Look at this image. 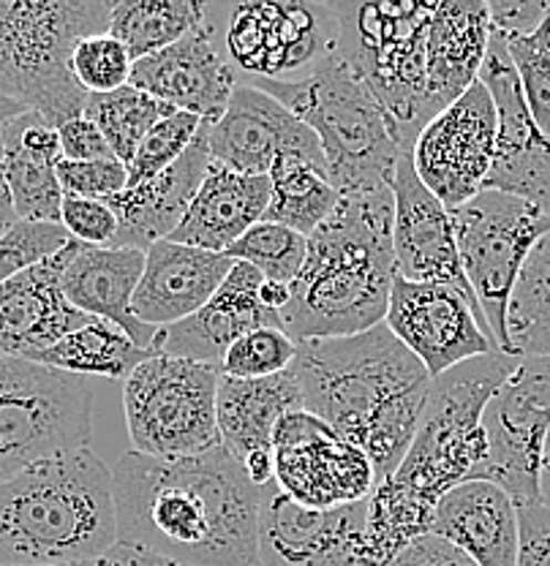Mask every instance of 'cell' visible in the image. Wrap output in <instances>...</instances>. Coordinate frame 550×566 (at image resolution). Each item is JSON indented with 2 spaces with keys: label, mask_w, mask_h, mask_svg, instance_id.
Wrapping results in <instances>:
<instances>
[{
  "label": "cell",
  "mask_w": 550,
  "mask_h": 566,
  "mask_svg": "<svg viewBox=\"0 0 550 566\" xmlns=\"http://www.w3.org/2000/svg\"><path fill=\"white\" fill-rule=\"evenodd\" d=\"M112 491L121 545L188 566H262L259 488L224 444L188 458L126 452Z\"/></svg>",
  "instance_id": "6da1fadb"
},
{
  "label": "cell",
  "mask_w": 550,
  "mask_h": 566,
  "mask_svg": "<svg viewBox=\"0 0 550 566\" xmlns=\"http://www.w3.org/2000/svg\"><path fill=\"white\" fill-rule=\"evenodd\" d=\"M518 359L505 352L485 354L430 381L409 452L369 499L365 566H387L412 539L430 534L439 501L469 480L488 455L485 406L510 379Z\"/></svg>",
  "instance_id": "7a4b0ae2"
},
{
  "label": "cell",
  "mask_w": 550,
  "mask_h": 566,
  "mask_svg": "<svg viewBox=\"0 0 550 566\" xmlns=\"http://www.w3.org/2000/svg\"><path fill=\"white\" fill-rule=\"evenodd\" d=\"M289 370L303 409L365 452L376 485L390 480L417 436L434 379L387 324L303 340Z\"/></svg>",
  "instance_id": "3957f363"
},
{
  "label": "cell",
  "mask_w": 550,
  "mask_h": 566,
  "mask_svg": "<svg viewBox=\"0 0 550 566\" xmlns=\"http://www.w3.org/2000/svg\"><path fill=\"white\" fill-rule=\"evenodd\" d=\"M393 188L341 197L309 234V256L289 283L281 329L294 340L360 335L384 322L398 270L393 253Z\"/></svg>",
  "instance_id": "277c9868"
},
{
  "label": "cell",
  "mask_w": 550,
  "mask_h": 566,
  "mask_svg": "<svg viewBox=\"0 0 550 566\" xmlns=\"http://www.w3.org/2000/svg\"><path fill=\"white\" fill-rule=\"evenodd\" d=\"M117 545L112 471L91 447L0 485V566L98 562Z\"/></svg>",
  "instance_id": "5b68a950"
},
{
  "label": "cell",
  "mask_w": 550,
  "mask_h": 566,
  "mask_svg": "<svg viewBox=\"0 0 550 566\" xmlns=\"http://www.w3.org/2000/svg\"><path fill=\"white\" fill-rule=\"evenodd\" d=\"M316 134L328 177L341 197L393 188L404 153L369 87L330 52L300 80H248Z\"/></svg>",
  "instance_id": "8992f818"
},
{
  "label": "cell",
  "mask_w": 550,
  "mask_h": 566,
  "mask_svg": "<svg viewBox=\"0 0 550 566\" xmlns=\"http://www.w3.org/2000/svg\"><path fill=\"white\" fill-rule=\"evenodd\" d=\"M112 0H0V91L52 128L85 112L87 93L71 76L82 35L104 33Z\"/></svg>",
  "instance_id": "52a82bcc"
},
{
  "label": "cell",
  "mask_w": 550,
  "mask_h": 566,
  "mask_svg": "<svg viewBox=\"0 0 550 566\" xmlns=\"http://www.w3.org/2000/svg\"><path fill=\"white\" fill-rule=\"evenodd\" d=\"M335 57L390 117L404 150L434 117L425 102V44L434 3H330Z\"/></svg>",
  "instance_id": "ba28073f"
},
{
  "label": "cell",
  "mask_w": 550,
  "mask_h": 566,
  "mask_svg": "<svg viewBox=\"0 0 550 566\" xmlns=\"http://www.w3.org/2000/svg\"><path fill=\"white\" fill-rule=\"evenodd\" d=\"M91 379L25 357L0 359V485L31 465L87 447Z\"/></svg>",
  "instance_id": "9c48e42d"
},
{
  "label": "cell",
  "mask_w": 550,
  "mask_h": 566,
  "mask_svg": "<svg viewBox=\"0 0 550 566\" xmlns=\"http://www.w3.org/2000/svg\"><path fill=\"white\" fill-rule=\"evenodd\" d=\"M221 370L194 359L153 354L123 387L134 450L151 458H188L221 447L216 398Z\"/></svg>",
  "instance_id": "30bf717a"
},
{
  "label": "cell",
  "mask_w": 550,
  "mask_h": 566,
  "mask_svg": "<svg viewBox=\"0 0 550 566\" xmlns=\"http://www.w3.org/2000/svg\"><path fill=\"white\" fill-rule=\"evenodd\" d=\"M460 268L475 292L496 349L510 354L507 311L526 259L550 232V218L526 199L501 191H480L449 210Z\"/></svg>",
  "instance_id": "8fae6325"
},
{
  "label": "cell",
  "mask_w": 550,
  "mask_h": 566,
  "mask_svg": "<svg viewBox=\"0 0 550 566\" xmlns=\"http://www.w3.org/2000/svg\"><path fill=\"white\" fill-rule=\"evenodd\" d=\"M550 424V354L520 357L510 379L488 400L482 430L488 455L469 480L499 485L516 506L540 499L542 447Z\"/></svg>",
  "instance_id": "7c38bea8"
},
{
  "label": "cell",
  "mask_w": 550,
  "mask_h": 566,
  "mask_svg": "<svg viewBox=\"0 0 550 566\" xmlns=\"http://www.w3.org/2000/svg\"><path fill=\"white\" fill-rule=\"evenodd\" d=\"M276 485L309 510L369 501L376 488L371 460L311 411L283 415L273 433Z\"/></svg>",
  "instance_id": "4fadbf2b"
},
{
  "label": "cell",
  "mask_w": 550,
  "mask_h": 566,
  "mask_svg": "<svg viewBox=\"0 0 550 566\" xmlns=\"http://www.w3.org/2000/svg\"><path fill=\"white\" fill-rule=\"evenodd\" d=\"M384 324L423 363L430 379H439L469 359L499 352L475 294L449 283L406 281L395 275Z\"/></svg>",
  "instance_id": "5bb4252c"
},
{
  "label": "cell",
  "mask_w": 550,
  "mask_h": 566,
  "mask_svg": "<svg viewBox=\"0 0 550 566\" xmlns=\"http://www.w3.org/2000/svg\"><path fill=\"white\" fill-rule=\"evenodd\" d=\"M496 134L494 98L477 80L414 139V172L447 210L460 208L485 188L494 167Z\"/></svg>",
  "instance_id": "9a60e30c"
},
{
  "label": "cell",
  "mask_w": 550,
  "mask_h": 566,
  "mask_svg": "<svg viewBox=\"0 0 550 566\" xmlns=\"http://www.w3.org/2000/svg\"><path fill=\"white\" fill-rule=\"evenodd\" d=\"M335 46L330 3H240L229 14L227 50L253 80H281L289 71L316 66Z\"/></svg>",
  "instance_id": "2e32d148"
},
{
  "label": "cell",
  "mask_w": 550,
  "mask_h": 566,
  "mask_svg": "<svg viewBox=\"0 0 550 566\" xmlns=\"http://www.w3.org/2000/svg\"><path fill=\"white\" fill-rule=\"evenodd\" d=\"M369 501L335 510H309L276 482L259 488V564L365 566Z\"/></svg>",
  "instance_id": "e0dca14e"
},
{
  "label": "cell",
  "mask_w": 550,
  "mask_h": 566,
  "mask_svg": "<svg viewBox=\"0 0 550 566\" xmlns=\"http://www.w3.org/2000/svg\"><path fill=\"white\" fill-rule=\"evenodd\" d=\"M480 82L490 93L499 117L496 156L482 191H501L526 199L550 218V139L537 128L520 93V82L499 33L490 31L488 57Z\"/></svg>",
  "instance_id": "ac0fdd59"
},
{
  "label": "cell",
  "mask_w": 550,
  "mask_h": 566,
  "mask_svg": "<svg viewBox=\"0 0 550 566\" xmlns=\"http://www.w3.org/2000/svg\"><path fill=\"white\" fill-rule=\"evenodd\" d=\"M207 147L212 161L246 175H270L278 158L289 153L328 169L316 134L248 82H238L227 112L216 123H207Z\"/></svg>",
  "instance_id": "d6986e66"
},
{
  "label": "cell",
  "mask_w": 550,
  "mask_h": 566,
  "mask_svg": "<svg viewBox=\"0 0 550 566\" xmlns=\"http://www.w3.org/2000/svg\"><path fill=\"white\" fill-rule=\"evenodd\" d=\"M393 197V253L401 279L449 283L475 294L460 268L453 216L414 172L412 150L401 153L395 164Z\"/></svg>",
  "instance_id": "ffe728a7"
},
{
  "label": "cell",
  "mask_w": 550,
  "mask_h": 566,
  "mask_svg": "<svg viewBox=\"0 0 550 566\" xmlns=\"http://www.w3.org/2000/svg\"><path fill=\"white\" fill-rule=\"evenodd\" d=\"M128 85L203 123H216L227 112L238 74L216 52L212 22H205L167 50L134 63Z\"/></svg>",
  "instance_id": "44dd1931"
},
{
  "label": "cell",
  "mask_w": 550,
  "mask_h": 566,
  "mask_svg": "<svg viewBox=\"0 0 550 566\" xmlns=\"http://www.w3.org/2000/svg\"><path fill=\"white\" fill-rule=\"evenodd\" d=\"M303 409L292 370L270 379H232L221 376L216 398V422L221 444L240 460L257 488L276 482L273 433L289 411Z\"/></svg>",
  "instance_id": "7402d4cb"
},
{
  "label": "cell",
  "mask_w": 550,
  "mask_h": 566,
  "mask_svg": "<svg viewBox=\"0 0 550 566\" xmlns=\"http://www.w3.org/2000/svg\"><path fill=\"white\" fill-rule=\"evenodd\" d=\"M264 279L246 262H235L232 273L218 286L210 303L197 314L158 329L153 349L169 357L194 359L221 370L224 354L235 340L257 327H278L281 316L264 308L259 289Z\"/></svg>",
  "instance_id": "603a6c76"
},
{
  "label": "cell",
  "mask_w": 550,
  "mask_h": 566,
  "mask_svg": "<svg viewBox=\"0 0 550 566\" xmlns=\"http://www.w3.org/2000/svg\"><path fill=\"white\" fill-rule=\"evenodd\" d=\"M69 245L0 286V359H31L93 318L63 297Z\"/></svg>",
  "instance_id": "cb8c5ba5"
},
{
  "label": "cell",
  "mask_w": 550,
  "mask_h": 566,
  "mask_svg": "<svg viewBox=\"0 0 550 566\" xmlns=\"http://www.w3.org/2000/svg\"><path fill=\"white\" fill-rule=\"evenodd\" d=\"M232 268L235 259L227 253L162 240L145 253V270L132 303L134 316L156 329L183 322L210 303Z\"/></svg>",
  "instance_id": "d4e9b609"
},
{
  "label": "cell",
  "mask_w": 550,
  "mask_h": 566,
  "mask_svg": "<svg viewBox=\"0 0 550 566\" xmlns=\"http://www.w3.org/2000/svg\"><path fill=\"white\" fill-rule=\"evenodd\" d=\"M142 270L145 251L137 248H96L71 240L61 275L63 297L85 316L121 327L142 349H153L158 329L142 324L132 311Z\"/></svg>",
  "instance_id": "484cf974"
},
{
  "label": "cell",
  "mask_w": 550,
  "mask_h": 566,
  "mask_svg": "<svg viewBox=\"0 0 550 566\" xmlns=\"http://www.w3.org/2000/svg\"><path fill=\"white\" fill-rule=\"evenodd\" d=\"M210 161L207 123H203L197 139L183 153L180 161L153 180L104 199L117 216V234L110 248H137L147 253V248L167 240L191 208Z\"/></svg>",
  "instance_id": "4316f807"
},
{
  "label": "cell",
  "mask_w": 550,
  "mask_h": 566,
  "mask_svg": "<svg viewBox=\"0 0 550 566\" xmlns=\"http://www.w3.org/2000/svg\"><path fill=\"white\" fill-rule=\"evenodd\" d=\"M490 46V11L482 0L434 3L425 44V102L430 117L458 102L477 80Z\"/></svg>",
  "instance_id": "83f0119b"
},
{
  "label": "cell",
  "mask_w": 550,
  "mask_h": 566,
  "mask_svg": "<svg viewBox=\"0 0 550 566\" xmlns=\"http://www.w3.org/2000/svg\"><path fill=\"white\" fill-rule=\"evenodd\" d=\"M430 534L464 551L477 566H516L518 506L494 482L466 480L439 501Z\"/></svg>",
  "instance_id": "f1b7e54d"
},
{
  "label": "cell",
  "mask_w": 550,
  "mask_h": 566,
  "mask_svg": "<svg viewBox=\"0 0 550 566\" xmlns=\"http://www.w3.org/2000/svg\"><path fill=\"white\" fill-rule=\"evenodd\" d=\"M270 205V177L246 175L210 161L191 208L167 240L203 251L227 253Z\"/></svg>",
  "instance_id": "f546056e"
},
{
  "label": "cell",
  "mask_w": 550,
  "mask_h": 566,
  "mask_svg": "<svg viewBox=\"0 0 550 566\" xmlns=\"http://www.w3.org/2000/svg\"><path fill=\"white\" fill-rule=\"evenodd\" d=\"M153 349H142L134 344L121 327L91 318L87 324L76 327L74 333L63 335L50 349L33 354V363L50 365V368L66 370L76 376H104V379H128L134 368L151 359Z\"/></svg>",
  "instance_id": "4dcf8cb0"
},
{
  "label": "cell",
  "mask_w": 550,
  "mask_h": 566,
  "mask_svg": "<svg viewBox=\"0 0 550 566\" xmlns=\"http://www.w3.org/2000/svg\"><path fill=\"white\" fill-rule=\"evenodd\" d=\"M205 22L207 6L199 0H112L106 33L137 63L186 39Z\"/></svg>",
  "instance_id": "1f68e13d"
},
{
  "label": "cell",
  "mask_w": 550,
  "mask_h": 566,
  "mask_svg": "<svg viewBox=\"0 0 550 566\" xmlns=\"http://www.w3.org/2000/svg\"><path fill=\"white\" fill-rule=\"evenodd\" d=\"M268 177L270 205L262 221L281 223L305 238L328 221L341 199L330 182L328 169L303 156H281Z\"/></svg>",
  "instance_id": "d6a6232c"
},
{
  "label": "cell",
  "mask_w": 550,
  "mask_h": 566,
  "mask_svg": "<svg viewBox=\"0 0 550 566\" xmlns=\"http://www.w3.org/2000/svg\"><path fill=\"white\" fill-rule=\"evenodd\" d=\"M512 357L550 354V232L526 259L507 311Z\"/></svg>",
  "instance_id": "836d02e7"
},
{
  "label": "cell",
  "mask_w": 550,
  "mask_h": 566,
  "mask_svg": "<svg viewBox=\"0 0 550 566\" xmlns=\"http://www.w3.org/2000/svg\"><path fill=\"white\" fill-rule=\"evenodd\" d=\"M173 106L156 102L147 93L137 91L134 85L121 87L112 93H98V96H87L85 112L82 115L91 117L104 134L106 145H110L112 156L128 167L142 145V139L153 132V126L173 115Z\"/></svg>",
  "instance_id": "e575fe53"
},
{
  "label": "cell",
  "mask_w": 550,
  "mask_h": 566,
  "mask_svg": "<svg viewBox=\"0 0 550 566\" xmlns=\"http://www.w3.org/2000/svg\"><path fill=\"white\" fill-rule=\"evenodd\" d=\"M0 139H3L0 177L9 188L17 218L31 223H61L63 197H66L55 172L61 161L22 150L17 142L6 137Z\"/></svg>",
  "instance_id": "d590c367"
},
{
  "label": "cell",
  "mask_w": 550,
  "mask_h": 566,
  "mask_svg": "<svg viewBox=\"0 0 550 566\" xmlns=\"http://www.w3.org/2000/svg\"><path fill=\"white\" fill-rule=\"evenodd\" d=\"M235 262H246L264 281L292 283L309 256V238L281 223L259 221L227 251Z\"/></svg>",
  "instance_id": "8d00e7d4"
},
{
  "label": "cell",
  "mask_w": 550,
  "mask_h": 566,
  "mask_svg": "<svg viewBox=\"0 0 550 566\" xmlns=\"http://www.w3.org/2000/svg\"><path fill=\"white\" fill-rule=\"evenodd\" d=\"M520 93L537 128L550 139V17L529 35H501Z\"/></svg>",
  "instance_id": "74e56055"
},
{
  "label": "cell",
  "mask_w": 550,
  "mask_h": 566,
  "mask_svg": "<svg viewBox=\"0 0 550 566\" xmlns=\"http://www.w3.org/2000/svg\"><path fill=\"white\" fill-rule=\"evenodd\" d=\"M134 61L110 33L82 35L71 52V76L87 96L121 91L132 80Z\"/></svg>",
  "instance_id": "f35d334b"
},
{
  "label": "cell",
  "mask_w": 550,
  "mask_h": 566,
  "mask_svg": "<svg viewBox=\"0 0 550 566\" xmlns=\"http://www.w3.org/2000/svg\"><path fill=\"white\" fill-rule=\"evenodd\" d=\"M298 344L278 327H257L229 346L221 376L232 379H270L292 368Z\"/></svg>",
  "instance_id": "ab89813d"
},
{
  "label": "cell",
  "mask_w": 550,
  "mask_h": 566,
  "mask_svg": "<svg viewBox=\"0 0 550 566\" xmlns=\"http://www.w3.org/2000/svg\"><path fill=\"white\" fill-rule=\"evenodd\" d=\"M199 128H203V120H199L197 115H188V112H173V115L164 117L158 126H153V132L142 139L132 164L126 167L128 188L153 180V177L162 175L164 169H169L173 164L180 161L183 153L191 147L194 139H197Z\"/></svg>",
  "instance_id": "60d3db41"
},
{
  "label": "cell",
  "mask_w": 550,
  "mask_h": 566,
  "mask_svg": "<svg viewBox=\"0 0 550 566\" xmlns=\"http://www.w3.org/2000/svg\"><path fill=\"white\" fill-rule=\"evenodd\" d=\"M69 243L71 238L61 223L17 221L0 238V286L50 259L52 253H58Z\"/></svg>",
  "instance_id": "b9f144b4"
},
{
  "label": "cell",
  "mask_w": 550,
  "mask_h": 566,
  "mask_svg": "<svg viewBox=\"0 0 550 566\" xmlns=\"http://www.w3.org/2000/svg\"><path fill=\"white\" fill-rule=\"evenodd\" d=\"M58 182L66 197L110 199L128 188V169L117 158L106 161H61L58 164Z\"/></svg>",
  "instance_id": "7bdbcfd3"
},
{
  "label": "cell",
  "mask_w": 550,
  "mask_h": 566,
  "mask_svg": "<svg viewBox=\"0 0 550 566\" xmlns=\"http://www.w3.org/2000/svg\"><path fill=\"white\" fill-rule=\"evenodd\" d=\"M61 227L76 243L110 248L117 234V216L102 199L63 197Z\"/></svg>",
  "instance_id": "ee69618b"
},
{
  "label": "cell",
  "mask_w": 550,
  "mask_h": 566,
  "mask_svg": "<svg viewBox=\"0 0 550 566\" xmlns=\"http://www.w3.org/2000/svg\"><path fill=\"white\" fill-rule=\"evenodd\" d=\"M516 566H550V506H518V558Z\"/></svg>",
  "instance_id": "f6af8a7d"
},
{
  "label": "cell",
  "mask_w": 550,
  "mask_h": 566,
  "mask_svg": "<svg viewBox=\"0 0 550 566\" xmlns=\"http://www.w3.org/2000/svg\"><path fill=\"white\" fill-rule=\"evenodd\" d=\"M488 11L494 33L529 35L550 17V0H494Z\"/></svg>",
  "instance_id": "bcb514c9"
},
{
  "label": "cell",
  "mask_w": 550,
  "mask_h": 566,
  "mask_svg": "<svg viewBox=\"0 0 550 566\" xmlns=\"http://www.w3.org/2000/svg\"><path fill=\"white\" fill-rule=\"evenodd\" d=\"M58 137H61L63 161H106V158H115L110 145H106L104 134L98 132L96 123L85 115L63 123V126L58 128Z\"/></svg>",
  "instance_id": "7dc6e473"
},
{
  "label": "cell",
  "mask_w": 550,
  "mask_h": 566,
  "mask_svg": "<svg viewBox=\"0 0 550 566\" xmlns=\"http://www.w3.org/2000/svg\"><path fill=\"white\" fill-rule=\"evenodd\" d=\"M387 566H477L466 556L464 551H458L455 545H449L447 539L436 534H423L417 539H412L398 556L393 558Z\"/></svg>",
  "instance_id": "c3c4849f"
},
{
  "label": "cell",
  "mask_w": 550,
  "mask_h": 566,
  "mask_svg": "<svg viewBox=\"0 0 550 566\" xmlns=\"http://www.w3.org/2000/svg\"><path fill=\"white\" fill-rule=\"evenodd\" d=\"M98 566H188V564L173 562V558L156 556V553L142 551V547L121 545V542H117L104 558H98Z\"/></svg>",
  "instance_id": "681fc988"
},
{
  "label": "cell",
  "mask_w": 550,
  "mask_h": 566,
  "mask_svg": "<svg viewBox=\"0 0 550 566\" xmlns=\"http://www.w3.org/2000/svg\"><path fill=\"white\" fill-rule=\"evenodd\" d=\"M259 297H262L264 308L276 311L281 314L289 303V283H276V281H264L262 289H259Z\"/></svg>",
  "instance_id": "f907efd6"
},
{
  "label": "cell",
  "mask_w": 550,
  "mask_h": 566,
  "mask_svg": "<svg viewBox=\"0 0 550 566\" xmlns=\"http://www.w3.org/2000/svg\"><path fill=\"white\" fill-rule=\"evenodd\" d=\"M17 221H20V218H17L14 205H11V193H9V188H6V180L0 177V238H3V234L9 232Z\"/></svg>",
  "instance_id": "816d5d0a"
},
{
  "label": "cell",
  "mask_w": 550,
  "mask_h": 566,
  "mask_svg": "<svg viewBox=\"0 0 550 566\" xmlns=\"http://www.w3.org/2000/svg\"><path fill=\"white\" fill-rule=\"evenodd\" d=\"M25 112H31L25 104L14 102V98L6 96V93L0 91V132H3L11 120H17L20 115H25Z\"/></svg>",
  "instance_id": "f5cc1de1"
},
{
  "label": "cell",
  "mask_w": 550,
  "mask_h": 566,
  "mask_svg": "<svg viewBox=\"0 0 550 566\" xmlns=\"http://www.w3.org/2000/svg\"><path fill=\"white\" fill-rule=\"evenodd\" d=\"M540 499L542 504L550 506V460L542 463V474H540Z\"/></svg>",
  "instance_id": "db71d44e"
},
{
  "label": "cell",
  "mask_w": 550,
  "mask_h": 566,
  "mask_svg": "<svg viewBox=\"0 0 550 566\" xmlns=\"http://www.w3.org/2000/svg\"><path fill=\"white\" fill-rule=\"evenodd\" d=\"M550 460V424H548V433H546V447H542V463Z\"/></svg>",
  "instance_id": "11a10c76"
},
{
  "label": "cell",
  "mask_w": 550,
  "mask_h": 566,
  "mask_svg": "<svg viewBox=\"0 0 550 566\" xmlns=\"http://www.w3.org/2000/svg\"><path fill=\"white\" fill-rule=\"evenodd\" d=\"M52 566H98V562H76V564H52Z\"/></svg>",
  "instance_id": "9f6ffc18"
},
{
  "label": "cell",
  "mask_w": 550,
  "mask_h": 566,
  "mask_svg": "<svg viewBox=\"0 0 550 566\" xmlns=\"http://www.w3.org/2000/svg\"><path fill=\"white\" fill-rule=\"evenodd\" d=\"M0 164H3V139H0Z\"/></svg>",
  "instance_id": "6f0895ef"
}]
</instances>
